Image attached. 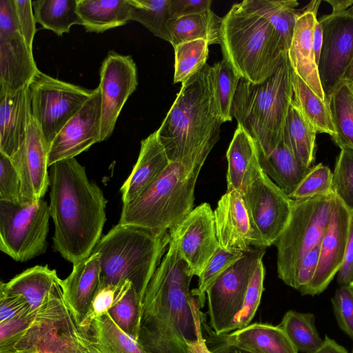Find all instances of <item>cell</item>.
<instances>
[{
    "label": "cell",
    "instance_id": "03108f58",
    "mask_svg": "<svg viewBox=\"0 0 353 353\" xmlns=\"http://www.w3.org/2000/svg\"><path fill=\"white\" fill-rule=\"evenodd\" d=\"M347 12L353 15V5L347 10Z\"/></svg>",
    "mask_w": 353,
    "mask_h": 353
},
{
    "label": "cell",
    "instance_id": "6125c7cd",
    "mask_svg": "<svg viewBox=\"0 0 353 353\" xmlns=\"http://www.w3.org/2000/svg\"><path fill=\"white\" fill-rule=\"evenodd\" d=\"M332 8V14L345 13L353 5V0H326Z\"/></svg>",
    "mask_w": 353,
    "mask_h": 353
},
{
    "label": "cell",
    "instance_id": "e0dca14e",
    "mask_svg": "<svg viewBox=\"0 0 353 353\" xmlns=\"http://www.w3.org/2000/svg\"><path fill=\"white\" fill-rule=\"evenodd\" d=\"M101 94L99 87L63 125L50 145L48 164L74 158L101 142Z\"/></svg>",
    "mask_w": 353,
    "mask_h": 353
},
{
    "label": "cell",
    "instance_id": "7bdbcfd3",
    "mask_svg": "<svg viewBox=\"0 0 353 353\" xmlns=\"http://www.w3.org/2000/svg\"><path fill=\"white\" fill-rule=\"evenodd\" d=\"M243 252L227 251L219 247L199 277L197 288L191 291L198 299L201 307L205 303L207 290L243 256Z\"/></svg>",
    "mask_w": 353,
    "mask_h": 353
},
{
    "label": "cell",
    "instance_id": "9f6ffc18",
    "mask_svg": "<svg viewBox=\"0 0 353 353\" xmlns=\"http://www.w3.org/2000/svg\"><path fill=\"white\" fill-rule=\"evenodd\" d=\"M337 282L340 285L353 283V219L347 243L343 264L337 273Z\"/></svg>",
    "mask_w": 353,
    "mask_h": 353
},
{
    "label": "cell",
    "instance_id": "7c38bea8",
    "mask_svg": "<svg viewBox=\"0 0 353 353\" xmlns=\"http://www.w3.org/2000/svg\"><path fill=\"white\" fill-rule=\"evenodd\" d=\"M265 248H251L206 291L210 326L216 335L233 331L254 272Z\"/></svg>",
    "mask_w": 353,
    "mask_h": 353
},
{
    "label": "cell",
    "instance_id": "be15d7a7",
    "mask_svg": "<svg viewBox=\"0 0 353 353\" xmlns=\"http://www.w3.org/2000/svg\"><path fill=\"white\" fill-rule=\"evenodd\" d=\"M341 81H347L353 84V59L347 66Z\"/></svg>",
    "mask_w": 353,
    "mask_h": 353
},
{
    "label": "cell",
    "instance_id": "30bf717a",
    "mask_svg": "<svg viewBox=\"0 0 353 353\" xmlns=\"http://www.w3.org/2000/svg\"><path fill=\"white\" fill-rule=\"evenodd\" d=\"M50 216L48 203L30 204L0 201V250L19 262L46 252Z\"/></svg>",
    "mask_w": 353,
    "mask_h": 353
},
{
    "label": "cell",
    "instance_id": "ffe728a7",
    "mask_svg": "<svg viewBox=\"0 0 353 353\" xmlns=\"http://www.w3.org/2000/svg\"><path fill=\"white\" fill-rule=\"evenodd\" d=\"M216 234L220 248L243 252L257 248L256 236L242 194L227 191L214 210Z\"/></svg>",
    "mask_w": 353,
    "mask_h": 353
},
{
    "label": "cell",
    "instance_id": "7402d4cb",
    "mask_svg": "<svg viewBox=\"0 0 353 353\" xmlns=\"http://www.w3.org/2000/svg\"><path fill=\"white\" fill-rule=\"evenodd\" d=\"M39 70L32 48L19 31L0 32V95L28 85Z\"/></svg>",
    "mask_w": 353,
    "mask_h": 353
},
{
    "label": "cell",
    "instance_id": "4fadbf2b",
    "mask_svg": "<svg viewBox=\"0 0 353 353\" xmlns=\"http://www.w3.org/2000/svg\"><path fill=\"white\" fill-rule=\"evenodd\" d=\"M242 195L256 236L257 248L274 244L290 219L292 199L263 170Z\"/></svg>",
    "mask_w": 353,
    "mask_h": 353
},
{
    "label": "cell",
    "instance_id": "6da1fadb",
    "mask_svg": "<svg viewBox=\"0 0 353 353\" xmlns=\"http://www.w3.org/2000/svg\"><path fill=\"white\" fill-rule=\"evenodd\" d=\"M193 272L170 237L167 253L145 291L139 341L150 353H188L201 319L190 285Z\"/></svg>",
    "mask_w": 353,
    "mask_h": 353
},
{
    "label": "cell",
    "instance_id": "60d3db41",
    "mask_svg": "<svg viewBox=\"0 0 353 353\" xmlns=\"http://www.w3.org/2000/svg\"><path fill=\"white\" fill-rule=\"evenodd\" d=\"M208 46L206 41L198 39L184 42L174 47V83L186 81L207 63Z\"/></svg>",
    "mask_w": 353,
    "mask_h": 353
},
{
    "label": "cell",
    "instance_id": "816d5d0a",
    "mask_svg": "<svg viewBox=\"0 0 353 353\" xmlns=\"http://www.w3.org/2000/svg\"><path fill=\"white\" fill-rule=\"evenodd\" d=\"M320 252V244L307 253L300 261L294 277L292 288L300 292L312 279L316 272Z\"/></svg>",
    "mask_w": 353,
    "mask_h": 353
},
{
    "label": "cell",
    "instance_id": "f6af8a7d",
    "mask_svg": "<svg viewBox=\"0 0 353 353\" xmlns=\"http://www.w3.org/2000/svg\"><path fill=\"white\" fill-rule=\"evenodd\" d=\"M332 190L353 212V152L342 148L333 172Z\"/></svg>",
    "mask_w": 353,
    "mask_h": 353
},
{
    "label": "cell",
    "instance_id": "83f0119b",
    "mask_svg": "<svg viewBox=\"0 0 353 353\" xmlns=\"http://www.w3.org/2000/svg\"><path fill=\"white\" fill-rule=\"evenodd\" d=\"M55 270L46 265H36L17 274L7 283L1 282L0 290L21 295L35 314L48 296L61 285Z\"/></svg>",
    "mask_w": 353,
    "mask_h": 353
},
{
    "label": "cell",
    "instance_id": "d6a6232c",
    "mask_svg": "<svg viewBox=\"0 0 353 353\" xmlns=\"http://www.w3.org/2000/svg\"><path fill=\"white\" fill-rule=\"evenodd\" d=\"M88 334L99 353H150L137 339L121 330L108 312L94 320Z\"/></svg>",
    "mask_w": 353,
    "mask_h": 353
},
{
    "label": "cell",
    "instance_id": "8fae6325",
    "mask_svg": "<svg viewBox=\"0 0 353 353\" xmlns=\"http://www.w3.org/2000/svg\"><path fill=\"white\" fill-rule=\"evenodd\" d=\"M32 118L50 147L63 125L92 97L94 90L65 82L39 70L28 84Z\"/></svg>",
    "mask_w": 353,
    "mask_h": 353
},
{
    "label": "cell",
    "instance_id": "1f68e13d",
    "mask_svg": "<svg viewBox=\"0 0 353 353\" xmlns=\"http://www.w3.org/2000/svg\"><path fill=\"white\" fill-rule=\"evenodd\" d=\"M259 160L263 172L288 196L293 193L310 169L300 163L283 141L270 155L265 157L259 154Z\"/></svg>",
    "mask_w": 353,
    "mask_h": 353
},
{
    "label": "cell",
    "instance_id": "484cf974",
    "mask_svg": "<svg viewBox=\"0 0 353 353\" xmlns=\"http://www.w3.org/2000/svg\"><path fill=\"white\" fill-rule=\"evenodd\" d=\"M226 158L227 191L243 194L263 170L256 142L239 125L228 148Z\"/></svg>",
    "mask_w": 353,
    "mask_h": 353
},
{
    "label": "cell",
    "instance_id": "d4e9b609",
    "mask_svg": "<svg viewBox=\"0 0 353 353\" xmlns=\"http://www.w3.org/2000/svg\"><path fill=\"white\" fill-rule=\"evenodd\" d=\"M100 279V255L92 252L84 260L73 265L71 273L61 281L63 299L79 325L99 289Z\"/></svg>",
    "mask_w": 353,
    "mask_h": 353
},
{
    "label": "cell",
    "instance_id": "ee69618b",
    "mask_svg": "<svg viewBox=\"0 0 353 353\" xmlns=\"http://www.w3.org/2000/svg\"><path fill=\"white\" fill-rule=\"evenodd\" d=\"M333 172L322 163L312 165L296 190L289 197L302 200L333 192Z\"/></svg>",
    "mask_w": 353,
    "mask_h": 353
},
{
    "label": "cell",
    "instance_id": "e575fe53",
    "mask_svg": "<svg viewBox=\"0 0 353 353\" xmlns=\"http://www.w3.org/2000/svg\"><path fill=\"white\" fill-rule=\"evenodd\" d=\"M292 100L316 132L336 135L328 101H323L292 70Z\"/></svg>",
    "mask_w": 353,
    "mask_h": 353
},
{
    "label": "cell",
    "instance_id": "b9f144b4",
    "mask_svg": "<svg viewBox=\"0 0 353 353\" xmlns=\"http://www.w3.org/2000/svg\"><path fill=\"white\" fill-rule=\"evenodd\" d=\"M141 298L132 285L109 311L114 322L124 332L139 341L141 324Z\"/></svg>",
    "mask_w": 353,
    "mask_h": 353
},
{
    "label": "cell",
    "instance_id": "f907efd6",
    "mask_svg": "<svg viewBox=\"0 0 353 353\" xmlns=\"http://www.w3.org/2000/svg\"><path fill=\"white\" fill-rule=\"evenodd\" d=\"M12 6L19 30L28 45L32 48L36 33L34 19L31 0H12Z\"/></svg>",
    "mask_w": 353,
    "mask_h": 353
},
{
    "label": "cell",
    "instance_id": "44dd1931",
    "mask_svg": "<svg viewBox=\"0 0 353 353\" xmlns=\"http://www.w3.org/2000/svg\"><path fill=\"white\" fill-rule=\"evenodd\" d=\"M320 3L321 1H312L299 14L288 54L294 73L319 97L327 101L319 79L312 41L314 26Z\"/></svg>",
    "mask_w": 353,
    "mask_h": 353
},
{
    "label": "cell",
    "instance_id": "4316f807",
    "mask_svg": "<svg viewBox=\"0 0 353 353\" xmlns=\"http://www.w3.org/2000/svg\"><path fill=\"white\" fill-rule=\"evenodd\" d=\"M219 337L225 344L250 353H299L279 325L254 323Z\"/></svg>",
    "mask_w": 353,
    "mask_h": 353
},
{
    "label": "cell",
    "instance_id": "f546056e",
    "mask_svg": "<svg viewBox=\"0 0 353 353\" xmlns=\"http://www.w3.org/2000/svg\"><path fill=\"white\" fill-rule=\"evenodd\" d=\"M223 18L212 10L170 19L168 28L173 48L188 41L203 39L209 45L221 44Z\"/></svg>",
    "mask_w": 353,
    "mask_h": 353
},
{
    "label": "cell",
    "instance_id": "9a60e30c",
    "mask_svg": "<svg viewBox=\"0 0 353 353\" xmlns=\"http://www.w3.org/2000/svg\"><path fill=\"white\" fill-rule=\"evenodd\" d=\"M138 85L136 64L130 55L110 52L102 62L101 142L112 134L119 114Z\"/></svg>",
    "mask_w": 353,
    "mask_h": 353
},
{
    "label": "cell",
    "instance_id": "74e56055",
    "mask_svg": "<svg viewBox=\"0 0 353 353\" xmlns=\"http://www.w3.org/2000/svg\"><path fill=\"white\" fill-rule=\"evenodd\" d=\"M298 352L310 353L323 343L312 313L288 310L279 325Z\"/></svg>",
    "mask_w": 353,
    "mask_h": 353
},
{
    "label": "cell",
    "instance_id": "277c9868",
    "mask_svg": "<svg viewBox=\"0 0 353 353\" xmlns=\"http://www.w3.org/2000/svg\"><path fill=\"white\" fill-rule=\"evenodd\" d=\"M208 156L196 154L171 162L137 199L123 204L119 223L157 235L168 232L193 210L195 185Z\"/></svg>",
    "mask_w": 353,
    "mask_h": 353
},
{
    "label": "cell",
    "instance_id": "e7e4bbea",
    "mask_svg": "<svg viewBox=\"0 0 353 353\" xmlns=\"http://www.w3.org/2000/svg\"><path fill=\"white\" fill-rule=\"evenodd\" d=\"M88 353H99L98 350L94 345L90 337V341H89V343H88Z\"/></svg>",
    "mask_w": 353,
    "mask_h": 353
},
{
    "label": "cell",
    "instance_id": "4dcf8cb0",
    "mask_svg": "<svg viewBox=\"0 0 353 353\" xmlns=\"http://www.w3.org/2000/svg\"><path fill=\"white\" fill-rule=\"evenodd\" d=\"M316 131L292 100L285 120L282 141L295 159L310 168L315 160Z\"/></svg>",
    "mask_w": 353,
    "mask_h": 353
},
{
    "label": "cell",
    "instance_id": "680465c9",
    "mask_svg": "<svg viewBox=\"0 0 353 353\" xmlns=\"http://www.w3.org/2000/svg\"><path fill=\"white\" fill-rule=\"evenodd\" d=\"M208 341L210 346H208L212 353H250L245 350L225 344L219 339V336L216 334L215 337L213 339L210 337V341Z\"/></svg>",
    "mask_w": 353,
    "mask_h": 353
},
{
    "label": "cell",
    "instance_id": "f5cc1de1",
    "mask_svg": "<svg viewBox=\"0 0 353 353\" xmlns=\"http://www.w3.org/2000/svg\"><path fill=\"white\" fill-rule=\"evenodd\" d=\"M32 314L27 301L19 294L0 290V322Z\"/></svg>",
    "mask_w": 353,
    "mask_h": 353
},
{
    "label": "cell",
    "instance_id": "f35d334b",
    "mask_svg": "<svg viewBox=\"0 0 353 353\" xmlns=\"http://www.w3.org/2000/svg\"><path fill=\"white\" fill-rule=\"evenodd\" d=\"M130 20L136 21L154 35L171 42L168 28L170 0H129Z\"/></svg>",
    "mask_w": 353,
    "mask_h": 353
},
{
    "label": "cell",
    "instance_id": "94428289",
    "mask_svg": "<svg viewBox=\"0 0 353 353\" xmlns=\"http://www.w3.org/2000/svg\"><path fill=\"white\" fill-rule=\"evenodd\" d=\"M312 41L315 59L316 64H318L323 42V31L318 19L316 20L314 26Z\"/></svg>",
    "mask_w": 353,
    "mask_h": 353
},
{
    "label": "cell",
    "instance_id": "003e7915",
    "mask_svg": "<svg viewBox=\"0 0 353 353\" xmlns=\"http://www.w3.org/2000/svg\"><path fill=\"white\" fill-rule=\"evenodd\" d=\"M351 285L353 286V283H352Z\"/></svg>",
    "mask_w": 353,
    "mask_h": 353
},
{
    "label": "cell",
    "instance_id": "ba28073f",
    "mask_svg": "<svg viewBox=\"0 0 353 353\" xmlns=\"http://www.w3.org/2000/svg\"><path fill=\"white\" fill-rule=\"evenodd\" d=\"M89 341L60 285L48 296L29 326L0 347V353H88Z\"/></svg>",
    "mask_w": 353,
    "mask_h": 353
},
{
    "label": "cell",
    "instance_id": "ac0fdd59",
    "mask_svg": "<svg viewBox=\"0 0 353 353\" xmlns=\"http://www.w3.org/2000/svg\"><path fill=\"white\" fill-rule=\"evenodd\" d=\"M353 212L335 195L331 219L320 244L318 265L311 281L299 292L314 296L323 292L339 271L345 257Z\"/></svg>",
    "mask_w": 353,
    "mask_h": 353
},
{
    "label": "cell",
    "instance_id": "11a10c76",
    "mask_svg": "<svg viewBox=\"0 0 353 353\" xmlns=\"http://www.w3.org/2000/svg\"><path fill=\"white\" fill-rule=\"evenodd\" d=\"M211 0H170L171 19L201 13L210 9Z\"/></svg>",
    "mask_w": 353,
    "mask_h": 353
},
{
    "label": "cell",
    "instance_id": "8d00e7d4",
    "mask_svg": "<svg viewBox=\"0 0 353 353\" xmlns=\"http://www.w3.org/2000/svg\"><path fill=\"white\" fill-rule=\"evenodd\" d=\"M36 23L58 36L68 33L73 25H81L78 0L32 1Z\"/></svg>",
    "mask_w": 353,
    "mask_h": 353
},
{
    "label": "cell",
    "instance_id": "52a82bcc",
    "mask_svg": "<svg viewBox=\"0 0 353 353\" xmlns=\"http://www.w3.org/2000/svg\"><path fill=\"white\" fill-rule=\"evenodd\" d=\"M170 242L169 232L157 235L144 228L118 223L92 251L100 255L99 288L130 281L142 301Z\"/></svg>",
    "mask_w": 353,
    "mask_h": 353
},
{
    "label": "cell",
    "instance_id": "836d02e7",
    "mask_svg": "<svg viewBox=\"0 0 353 353\" xmlns=\"http://www.w3.org/2000/svg\"><path fill=\"white\" fill-rule=\"evenodd\" d=\"M327 101L336 132L332 139L341 149L353 152V84L341 81Z\"/></svg>",
    "mask_w": 353,
    "mask_h": 353
},
{
    "label": "cell",
    "instance_id": "5bb4252c",
    "mask_svg": "<svg viewBox=\"0 0 353 353\" xmlns=\"http://www.w3.org/2000/svg\"><path fill=\"white\" fill-rule=\"evenodd\" d=\"M318 21L323 31V42L317 68L327 101L353 59V15L347 12L331 13Z\"/></svg>",
    "mask_w": 353,
    "mask_h": 353
},
{
    "label": "cell",
    "instance_id": "db71d44e",
    "mask_svg": "<svg viewBox=\"0 0 353 353\" xmlns=\"http://www.w3.org/2000/svg\"><path fill=\"white\" fill-rule=\"evenodd\" d=\"M35 314H28L0 322V347L11 343L30 324Z\"/></svg>",
    "mask_w": 353,
    "mask_h": 353
},
{
    "label": "cell",
    "instance_id": "681fc988",
    "mask_svg": "<svg viewBox=\"0 0 353 353\" xmlns=\"http://www.w3.org/2000/svg\"><path fill=\"white\" fill-rule=\"evenodd\" d=\"M331 301L339 327L353 339V286L340 285Z\"/></svg>",
    "mask_w": 353,
    "mask_h": 353
},
{
    "label": "cell",
    "instance_id": "ab89813d",
    "mask_svg": "<svg viewBox=\"0 0 353 353\" xmlns=\"http://www.w3.org/2000/svg\"><path fill=\"white\" fill-rule=\"evenodd\" d=\"M214 79V97L218 111L223 122L232 119L234 97L241 76L225 59L212 66Z\"/></svg>",
    "mask_w": 353,
    "mask_h": 353
},
{
    "label": "cell",
    "instance_id": "91938a15",
    "mask_svg": "<svg viewBox=\"0 0 353 353\" xmlns=\"http://www.w3.org/2000/svg\"><path fill=\"white\" fill-rule=\"evenodd\" d=\"M310 353H348V352L344 347L326 335L321 345Z\"/></svg>",
    "mask_w": 353,
    "mask_h": 353
},
{
    "label": "cell",
    "instance_id": "d6986e66",
    "mask_svg": "<svg viewBox=\"0 0 353 353\" xmlns=\"http://www.w3.org/2000/svg\"><path fill=\"white\" fill-rule=\"evenodd\" d=\"M48 150L42 132L32 117L23 145L12 159L20 179L21 204L34 203L46 194L50 185Z\"/></svg>",
    "mask_w": 353,
    "mask_h": 353
},
{
    "label": "cell",
    "instance_id": "8992f818",
    "mask_svg": "<svg viewBox=\"0 0 353 353\" xmlns=\"http://www.w3.org/2000/svg\"><path fill=\"white\" fill-rule=\"evenodd\" d=\"M220 45L223 58L254 83L271 76L288 52L271 23L242 2L223 18Z\"/></svg>",
    "mask_w": 353,
    "mask_h": 353
},
{
    "label": "cell",
    "instance_id": "603a6c76",
    "mask_svg": "<svg viewBox=\"0 0 353 353\" xmlns=\"http://www.w3.org/2000/svg\"><path fill=\"white\" fill-rule=\"evenodd\" d=\"M170 163L156 131L143 139L138 159L120 189L123 204L137 199L161 176Z\"/></svg>",
    "mask_w": 353,
    "mask_h": 353
},
{
    "label": "cell",
    "instance_id": "cb8c5ba5",
    "mask_svg": "<svg viewBox=\"0 0 353 353\" xmlns=\"http://www.w3.org/2000/svg\"><path fill=\"white\" fill-rule=\"evenodd\" d=\"M31 118L28 85L14 93L0 95V153L11 159L15 156Z\"/></svg>",
    "mask_w": 353,
    "mask_h": 353
},
{
    "label": "cell",
    "instance_id": "bcb514c9",
    "mask_svg": "<svg viewBox=\"0 0 353 353\" xmlns=\"http://www.w3.org/2000/svg\"><path fill=\"white\" fill-rule=\"evenodd\" d=\"M132 285L130 281H126L117 285H108L99 288L88 312L80 323L82 330L88 333L94 320L108 312Z\"/></svg>",
    "mask_w": 353,
    "mask_h": 353
},
{
    "label": "cell",
    "instance_id": "7a4b0ae2",
    "mask_svg": "<svg viewBox=\"0 0 353 353\" xmlns=\"http://www.w3.org/2000/svg\"><path fill=\"white\" fill-rule=\"evenodd\" d=\"M49 176L53 246L74 265L88 257L101 239L107 200L75 158L52 165Z\"/></svg>",
    "mask_w": 353,
    "mask_h": 353
},
{
    "label": "cell",
    "instance_id": "5b68a950",
    "mask_svg": "<svg viewBox=\"0 0 353 353\" xmlns=\"http://www.w3.org/2000/svg\"><path fill=\"white\" fill-rule=\"evenodd\" d=\"M292 68L288 54L274 73L254 83L241 78L232 104V116L254 140L259 154L270 155L282 141L292 101Z\"/></svg>",
    "mask_w": 353,
    "mask_h": 353
},
{
    "label": "cell",
    "instance_id": "f1b7e54d",
    "mask_svg": "<svg viewBox=\"0 0 353 353\" xmlns=\"http://www.w3.org/2000/svg\"><path fill=\"white\" fill-rule=\"evenodd\" d=\"M77 11L89 32L101 33L130 21L129 0H78Z\"/></svg>",
    "mask_w": 353,
    "mask_h": 353
},
{
    "label": "cell",
    "instance_id": "2e32d148",
    "mask_svg": "<svg viewBox=\"0 0 353 353\" xmlns=\"http://www.w3.org/2000/svg\"><path fill=\"white\" fill-rule=\"evenodd\" d=\"M169 232L194 276L199 277L220 247L210 204L203 203L194 208Z\"/></svg>",
    "mask_w": 353,
    "mask_h": 353
},
{
    "label": "cell",
    "instance_id": "3957f363",
    "mask_svg": "<svg viewBox=\"0 0 353 353\" xmlns=\"http://www.w3.org/2000/svg\"><path fill=\"white\" fill-rule=\"evenodd\" d=\"M224 123L218 111L212 66L206 63L182 83L176 98L156 131L170 162L209 154Z\"/></svg>",
    "mask_w": 353,
    "mask_h": 353
},
{
    "label": "cell",
    "instance_id": "c3c4849f",
    "mask_svg": "<svg viewBox=\"0 0 353 353\" xmlns=\"http://www.w3.org/2000/svg\"><path fill=\"white\" fill-rule=\"evenodd\" d=\"M0 201L21 204L19 176L12 159L0 153Z\"/></svg>",
    "mask_w": 353,
    "mask_h": 353
},
{
    "label": "cell",
    "instance_id": "6f0895ef",
    "mask_svg": "<svg viewBox=\"0 0 353 353\" xmlns=\"http://www.w3.org/2000/svg\"><path fill=\"white\" fill-rule=\"evenodd\" d=\"M201 320L197 324L196 339L187 343L188 353H212L203 335Z\"/></svg>",
    "mask_w": 353,
    "mask_h": 353
},
{
    "label": "cell",
    "instance_id": "7dc6e473",
    "mask_svg": "<svg viewBox=\"0 0 353 353\" xmlns=\"http://www.w3.org/2000/svg\"><path fill=\"white\" fill-rule=\"evenodd\" d=\"M265 273L263 259H261L250 281L241 310L234 321L233 331L250 325L254 316L263 291Z\"/></svg>",
    "mask_w": 353,
    "mask_h": 353
},
{
    "label": "cell",
    "instance_id": "9c48e42d",
    "mask_svg": "<svg viewBox=\"0 0 353 353\" xmlns=\"http://www.w3.org/2000/svg\"><path fill=\"white\" fill-rule=\"evenodd\" d=\"M335 194L292 200L290 219L274 243L277 249V273L292 287L296 270L304 256L321 242L329 225Z\"/></svg>",
    "mask_w": 353,
    "mask_h": 353
},
{
    "label": "cell",
    "instance_id": "d590c367",
    "mask_svg": "<svg viewBox=\"0 0 353 353\" xmlns=\"http://www.w3.org/2000/svg\"><path fill=\"white\" fill-rule=\"evenodd\" d=\"M242 3L271 23L288 50L301 14L296 10L299 3L295 0H245Z\"/></svg>",
    "mask_w": 353,
    "mask_h": 353
}]
</instances>
